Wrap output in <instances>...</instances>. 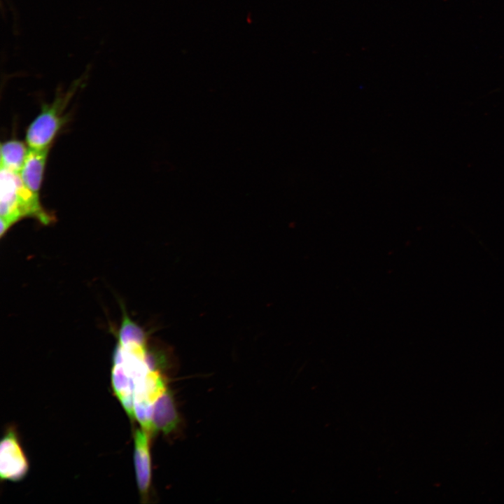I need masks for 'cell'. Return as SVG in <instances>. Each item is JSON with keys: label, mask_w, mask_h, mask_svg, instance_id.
<instances>
[{"label": "cell", "mask_w": 504, "mask_h": 504, "mask_svg": "<svg viewBox=\"0 0 504 504\" xmlns=\"http://www.w3.org/2000/svg\"><path fill=\"white\" fill-rule=\"evenodd\" d=\"M151 434L142 428L134 433V468L137 486L141 495L146 498L151 481L150 441Z\"/></svg>", "instance_id": "cell-4"}, {"label": "cell", "mask_w": 504, "mask_h": 504, "mask_svg": "<svg viewBox=\"0 0 504 504\" xmlns=\"http://www.w3.org/2000/svg\"><path fill=\"white\" fill-rule=\"evenodd\" d=\"M29 463L16 432L8 429L0 444V476L2 479L19 481L27 474Z\"/></svg>", "instance_id": "cell-3"}, {"label": "cell", "mask_w": 504, "mask_h": 504, "mask_svg": "<svg viewBox=\"0 0 504 504\" xmlns=\"http://www.w3.org/2000/svg\"><path fill=\"white\" fill-rule=\"evenodd\" d=\"M28 148L18 140H9L1 145V165L20 173L26 158Z\"/></svg>", "instance_id": "cell-7"}, {"label": "cell", "mask_w": 504, "mask_h": 504, "mask_svg": "<svg viewBox=\"0 0 504 504\" xmlns=\"http://www.w3.org/2000/svg\"><path fill=\"white\" fill-rule=\"evenodd\" d=\"M80 83V79L76 80L68 91L58 93L52 103L43 105L40 113L29 125L26 132L25 139L29 148L43 149L50 146L66 122L68 116L65 110Z\"/></svg>", "instance_id": "cell-2"}, {"label": "cell", "mask_w": 504, "mask_h": 504, "mask_svg": "<svg viewBox=\"0 0 504 504\" xmlns=\"http://www.w3.org/2000/svg\"><path fill=\"white\" fill-rule=\"evenodd\" d=\"M50 148V146L43 149L28 148L25 160L20 172L22 181L26 187L38 196Z\"/></svg>", "instance_id": "cell-5"}, {"label": "cell", "mask_w": 504, "mask_h": 504, "mask_svg": "<svg viewBox=\"0 0 504 504\" xmlns=\"http://www.w3.org/2000/svg\"><path fill=\"white\" fill-rule=\"evenodd\" d=\"M34 218L44 225L52 216L41 206L39 196L33 193L22 181L20 173L0 166L1 237L23 218Z\"/></svg>", "instance_id": "cell-1"}, {"label": "cell", "mask_w": 504, "mask_h": 504, "mask_svg": "<svg viewBox=\"0 0 504 504\" xmlns=\"http://www.w3.org/2000/svg\"><path fill=\"white\" fill-rule=\"evenodd\" d=\"M152 424L154 433L161 431L164 434L172 433L178 426V414L172 394L167 388L154 403Z\"/></svg>", "instance_id": "cell-6"}]
</instances>
